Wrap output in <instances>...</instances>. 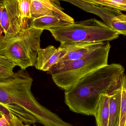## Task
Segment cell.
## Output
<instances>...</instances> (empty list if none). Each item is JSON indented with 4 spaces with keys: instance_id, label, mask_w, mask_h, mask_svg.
<instances>
[{
    "instance_id": "1",
    "label": "cell",
    "mask_w": 126,
    "mask_h": 126,
    "mask_svg": "<svg viewBox=\"0 0 126 126\" xmlns=\"http://www.w3.org/2000/svg\"><path fill=\"white\" fill-rule=\"evenodd\" d=\"M121 64H111L87 74L64 91V102L72 111L94 116L100 98L117 83L124 74Z\"/></svg>"
},
{
    "instance_id": "2",
    "label": "cell",
    "mask_w": 126,
    "mask_h": 126,
    "mask_svg": "<svg viewBox=\"0 0 126 126\" xmlns=\"http://www.w3.org/2000/svg\"><path fill=\"white\" fill-rule=\"evenodd\" d=\"M33 81L22 69L8 78H0V104L26 125L37 123L32 115L35 100L31 90Z\"/></svg>"
},
{
    "instance_id": "3",
    "label": "cell",
    "mask_w": 126,
    "mask_h": 126,
    "mask_svg": "<svg viewBox=\"0 0 126 126\" xmlns=\"http://www.w3.org/2000/svg\"><path fill=\"white\" fill-rule=\"evenodd\" d=\"M110 42L103 45L82 58L59 63L49 72L56 86L63 90L69 89L92 72L108 64Z\"/></svg>"
},
{
    "instance_id": "4",
    "label": "cell",
    "mask_w": 126,
    "mask_h": 126,
    "mask_svg": "<svg viewBox=\"0 0 126 126\" xmlns=\"http://www.w3.org/2000/svg\"><path fill=\"white\" fill-rule=\"evenodd\" d=\"M43 32L30 26L15 34H4L0 38V56L21 69L34 66Z\"/></svg>"
},
{
    "instance_id": "5",
    "label": "cell",
    "mask_w": 126,
    "mask_h": 126,
    "mask_svg": "<svg viewBox=\"0 0 126 126\" xmlns=\"http://www.w3.org/2000/svg\"><path fill=\"white\" fill-rule=\"evenodd\" d=\"M55 40L65 42L102 43L118 38L119 35L103 22L94 18L75 22L48 30Z\"/></svg>"
},
{
    "instance_id": "6",
    "label": "cell",
    "mask_w": 126,
    "mask_h": 126,
    "mask_svg": "<svg viewBox=\"0 0 126 126\" xmlns=\"http://www.w3.org/2000/svg\"><path fill=\"white\" fill-rule=\"evenodd\" d=\"M1 26L4 34H15L27 29L19 16L17 0H2Z\"/></svg>"
},
{
    "instance_id": "7",
    "label": "cell",
    "mask_w": 126,
    "mask_h": 126,
    "mask_svg": "<svg viewBox=\"0 0 126 126\" xmlns=\"http://www.w3.org/2000/svg\"><path fill=\"white\" fill-rule=\"evenodd\" d=\"M32 20L46 16L58 15L69 23L75 22L71 16L63 12L60 1L54 0H30Z\"/></svg>"
},
{
    "instance_id": "8",
    "label": "cell",
    "mask_w": 126,
    "mask_h": 126,
    "mask_svg": "<svg viewBox=\"0 0 126 126\" xmlns=\"http://www.w3.org/2000/svg\"><path fill=\"white\" fill-rule=\"evenodd\" d=\"M103 43L65 42L61 43L58 49L63 51L65 54L58 63L82 58L100 47Z\"/></svg>"
},
{
    "instance_id": "9",
    "label": "cell",
    "mask_w": 126,
    "mask_h": 126,
    "mask_svg": "<svg viewBox=\"0 0 126 126\" xmlns=\"http://www.w3.org/2000/svg\"><path fill=\"white\" fill-rule=\"evenodd\" d=\"M64 54L63 51L52 45L44 49L40 48L34 67L38 70L49 72L59 63Z\"/></svg>"
},
{
    "instance_id": "10",
    "label": "cell",
    "mask_w": 126,
    "mask_h": 126,
    "mask_svg": "<svg viewBox=\"0 0 126 126\" xmlns=\"http://www.w3.org/2000/svg\"><path fill=\"white\" fill-rule=\"evenodd\" d=\"M122 14L121 11L106 7H100L96 12V15L112 30L119 35L126 36V21L119 19L117 17Z\"/></svg>"
},
{
    "instance_id": "11",
    "label": "cell",
    "mask_w": 126,
    "mask_h": 126,
    "mask_svg": "<svg viewBox=\"0 0 126 126\" xmlns=\"http://www.w3.org/2000/svg\"><path fill=\"white\" fill-rule=\"evenodd\" d=\"M118 81L107 92L110 96V116L108 126H120L122 89Z\"/></svg>"
},
{
    "instance_id": "12",
    "label": "cell",
    "mask_w": 126,
    "mask_h": 126,
    "mask_svg": "<svg viewBox=\"0 0 126 126\" xmlns=\"http://www.w3.org/2000/svg\"><path fill=\"white\" fill-rule=\"evenodd\" d=\"M69 24L63 20L59 16L50 15L32 19L31 21L30 26L38 29L48 30L49 29L64 26Z\"/></svg>"
},
{
    "instance_id": "13",
    "label": "cell",
    "mask_w": 126,
    "mask_h": 126,
    "mask_svg": "<svg viewBox=\"0 0 126 126\" xmlns=\"http://www.w3.org/2000/svg\"><path fill=\"white\" fill-rule=\"evenodd\" d=\"M110 116V96L107 93L100 98L94 117L97 126H108Z\"/></svg>"
},
{
    "instance_id": "14",
    "label": "cell",
    "mask_w": 126,
    "mask_h": 126,
    "mask_svg": "<svg viewBox=\"0 0 126 126\" xmlns=\"http://www.w3.org/2000/svg\"><path fill=\"white\" fill-rule=\"evenodd\" d=\"M88 3L126 11V0H83Z\"/></svg>"
},
{
    "instance_id": "15",
    "label": "cell",
    "mask_w": 126,
    "mask_h": 126,
    "mask_svg": "<svg viewBox=\"0 0 126 126\" xmlns=\"http://www.w3.org/2000/svg\"><path fill=\"white\" fill-rule=\"evenodd\" d=\"M19 16L24 24L29 27L30 20L32 21L30 12V0H17Z\"/></svg>"
},
{
    "instance_id": "16",
    "label": "cell",
    "mask_w": 126,
    "mask_h": 126,
    "mask_svg": "<svg viewBox=\"0 0 126 126\" xmlns=\"http://www.w3.org/2000/svg\"><path fill=\"white\" fill-rule=\"evenodd\" d=\"M16 66L3 56H0V78L10 77L15 74L13 70Z\"/></svg>"
},
{
    "instance_id": "17",
    "label": "cell",
    "mask_w": 126,
    "mask_h": 126,
    "mask_svg": "<svg viewBox=\"0 0 126 126\" xmlns=\"http://www.w3.org/2000/svg\"><path fill=\"white\" fill-rule=\"evenodd\" d=\"M18 118L10 113L0 118V126H25Z\"/></svg>"
},
{
    "instance_id": "18",
    "label": "cell",
    "mask_w": 126,
    "mask_h": 126,
    "mask_svg": "<svg viewBox=\"0 0 126 126\" xmlns=\"http://www.w3.org/2000/svg\"><path fill=\"white\" fill-rule=\"evenodd\" d=\"M121 89L120 118L119 126H126V91L124 89L122 88Z\"/></svg>"
},
{
    "instance_id": "19",
    "label": "cell",
    "mask_w": 126,
    "mask_h": 126,
    "mask_svg": "<svg viewBox=\"0 0 126 126\" xmlns=\"http://www.w3.org/2000/svg\"><path fill=\"white\" fill-rule=\"evenodd\" d=\"M118 84L120 86L126 91V75L123 74L119 79Z\"/></svg>"
},
{
    "instance_id": "20",
    "label": "cell",
    "mask_w": 126,
    "mask_h": 126,
    "mask_svg": "<svg viewBox=\"0 0 126 126\" xmlns=\"http://www.w3.org/2000/svg\"><path fill=\"white\" fill-rule=\"evenodd\" d=\"M3 4L2 0H0V38L3 36V33L1 26V20L2 18V11H3Z\"/></svg>"
},
{
    "instance_id": "21",
    "label": "cell",
    "mask_w": 126,
    "mask_h": 126,
    "mask_svg": "<svg viewBox=\"0 0 126 126\" xmlns=\"http://www.w3.org/2000/svg\"><path fill=\"white\" fill-rule=\"evenodd\" d=\"M0 111L4 114L9 115L10 113L5 107H4L1 104H0Z\"/></svg>"
},
{
    "instance_id": "22",
    "label": "cell",
    "mask_w": 126,
    "mask_h": 126,
    "mask_svg": "<svg viewBox=\"0 0 126 126\" xmlns=\"http://www.w3.org/2000/svg\"><path fill=\"white\" fill-rule=\"evenodd\" d=\"M117 17L118 18L121 20L126 21V15L125 14H122V15L118 16Z\"/></svg>"
},
{
    "instance_id": "23",
    "label": "cell",
    "mask_w": 126,
    "mask_h": 126,
    "mask_svg": "<svg viewBox=\"0 0 126 126\" xmlns=\"http://www.w3.org/2000/svg\"><path fill=\"white\" fill-rule=\"evenodd\" d=\"M4 114H3L1 111H0V118H1L3 116Z\"/></svg>"
},
{
    "instance_id": "24",
    "label": "cell",
    "mask_w": 126,
    "mask_h": 126,
    "mask_svg": "<svg viewBox=\"0 0 126 126\" xmlns=\"http://www.w3.org/2000/svg\"><path fill=\"white\" fill-rule=\"evenodd\" d=\"M25 126H30V125H25Z\"/></svg>"
}]
</instances>
